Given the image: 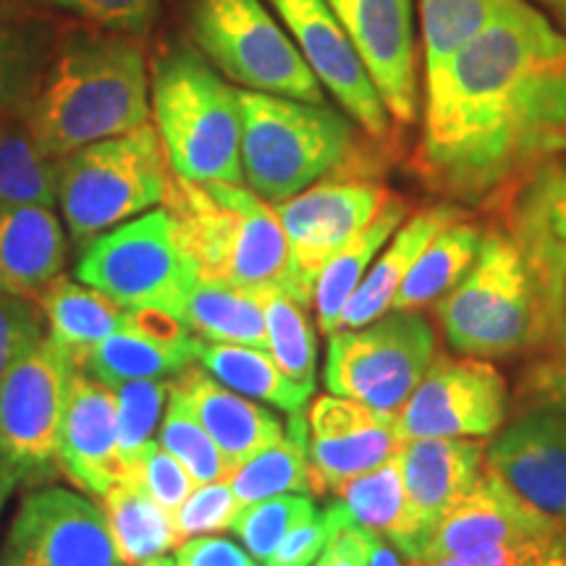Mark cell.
Masks as SVG:
<instances>
[{"label":"cell","instance_id":"6da1fadb","mask_svg":"<svg viewBox=\"0 0 566 566\" xmlns=\"http://www.w3.org/2000/svg\"><path fill=\"white\" fill-rule=\"evenodd\" d=\"M566 153V32L506 0L462 51L424 76L422 181L485 205Z\"/></svg>","mask_w":566,"mask_h":566},{"label":"cell","instance_id":"7a4b0ae2","mask_svg":"<svg viewBox=\"0 0 566 566\" xmlns=\"http://www.w3.org/2000/svg\"><path fill=\"white\" fill-rule=\"evenodd\" d=\"M17 108L51 160L150 124L145 51L116 32H71Z\"/></svg>","mask_w":566,"mask_h":566},{"label":"cell","instance_id":"3957f363","mask_svg":"<svg viewBox=\"0 0 566 566\" xmlns=\"http://www.w3.org/2000/svg\"><path fill=\"white\" fill-rule=\"evenodd\" d=\"M160 205L197 281L254 292L281 289L313 307V286L296 273L275 208L250 187L189 181L171 171Z\"/></svg>","mask_w":566,"mask_h":566},{"label":"cell","instance_id":"277c9868","mask_svg":"<svg viewBox=\"0 0 566 566\" xmlns=\"http://www.w3.org/2000/svg\"><path fill=\"white\" fill-rule=\"evenodd\" d=\"M155 132L168 166L189 181L242 184L239 95L192 42L171 40L153 61Z\"/></svg>","mask_w":566,"mask_h":566},{"label":"cell","instance_id":"5b68a950","mask_svg":"<svg viewBox=\"0 0 566 566\" xmlns=\"http://www.w3.org/2000/svg\"><path fill=\"white\" fill-rule=\"evenodd\" d=\"M242 113V171L265 202L304 192L354 158V124L328 105L237 90Z\"/></svg>","mask_w":566,"mask_h":566},{"label":"cell","instance_id":"8992f818","mask_svg":"<svg viewBox=\"0 0 566 566\" xmlns=\"http://www.w3.org/2000/svg\"><path fill=\"white\" fill-rule=\"evenodd\" d=\"M168 166L155 126L92 142L55 160V202L71 242L87 247L132 216L153 210L166 195Z\"/></svg>","mask_w":566,"mask_h":566},{"label":"cell","instance_id":"52a82bcc","mask_svg":"<svg viewBox=\"0 0 566 566\" xmlns=\"http://www.w3.org/2000/svg\"><path fill=\"white\" fill-rule=\"evenodd\" d=\"M443 336L464 357L541 349V304L533 273L506 231H485L475 263L436 304Z\"/></svg>","mask_w":566,"mask_h":566},{"label":"cell","instance_id":"ba28073f","mask_svg":"<svg viewBox=\"0 0 566 566\" xmlns=\"http://www.w3.org/2000/svg\"><path fill=\"white\" fill-rule=\"evenodd\" d=\"M189 34L212 66L244 90L325 105V92L263 0H192Z\"/></svg>","mask_w":566,"mask_h":566},{"label":"cell","instance_id":"9c48e42d","mask_svg":"<svg viewBox=\"0 0 566 566\" xmlns=\"http://www.w3.org/2000/svg\"><path fill=\"white\" fill-rule=\"evenodd\" d=\"M436 359V334L417 313L391 310L378 321L328 336L323 380L336 396L399 412Z\"/></svg>","mask_w":566,"mask_h":566},{"label":"cell","instance_id":"30bf717a","mask_svg":"<svg viewBox=\"0 0 566 566\" xmlns=\"http://www.w3.org/2000/svg\"><path fill=\"white\" fill-rule=\"evenodd\" d=\"M76 279L124 307H166L181 317L197 275L174 237L166 210L118 223L84 247Z\"/></svg>","mask_w":566,"mask_h":566},{"label":"cell","instance_id":"8fae6325","mask_svg":"<svg viewBox=\"0 0 566 566\" xmlns=\"http://www.w3.org/2000/svg\"><path fill=\"white\" fill-rule=\"evenodd\" d=\"M71 367L66 354L42 336L0 384V475L13 485H40L61 472L59 436Z\"/></svg>","mask_w":566,"mask_h":566},{"label":"cell","instance_id":"7c38bea8","mask_svg":"<svg viewBox=\"0 0 566 566\" xmlns=\"http://www.w3.org/2000/svg\"><path fill=\"white\" fill-rule=\"evenodd\" d=\"M506 233L533 273L541 304V349H566V160H551L516 184Z\"/></svg>","mask_w":566,"mask_h":566},{"label":"cell","instance_id":"4fadbf2b","mask_svg":"<svg viewBox=\"0 0 566 566\" xmlns=\"http://www.w3.org/2000/svg\"><path fill=\"white\" fill-rule=\"evenodd\" d=\"M0 566H124L97 501L69 488L21 499L0 546Z\"/></svg>","mask_w":566,"mask_h":566},{"label":"cell","instance_id":"5bb4252c","mask_svg":"<svg viewBox=\"0 0 566 566\" xmlns=\"http://www.w3.org/2000/svg\"><path fill=\"white\" fill-rule=\"evenodd\" d=\"M506 417V380L478 357L433 359L396 412L401 443L417 438H485Z\"/></svg>","mask_w":566,"mask_h":566},{"label":"cell","instance_id":"9a60e30c","mask_svg":"<svg viewBox=\"0 0 566 566\" xmlns=\"http://www.w3.org/2000/svg\"><path fill=\"white\" fill-rule=\"evenodd\" d=\"M300 48L313 74L334 95L354 124L373 139H386L391 132V113L367 74L357 48L328 0H268Z\"/></svg>","mask_w":566,"mask_h":566},{"label":"cell","instance_id":"2e32d148","mask_svg":"<svg viewBox=\"0 0 566 566\" xmlns=\"http://www.w3.org/2000/svg\"><path fill=\"white\" fill-rule=\"evenodd\" d=\"M357 48L394 122L415 124L420 111L412 0H328Z\"/></svg>","mask_w":566,"mask_h":566},{"label":"cell","instance_id":"e0dca14e","mask_svg":"<svg viewBox=\"0 0 566 566\" xmlns=\"http://www.w3.org/2000/svg\"><path fill=\"white\" fill-rule=\"evenodd\" d=\"M386 200L388 192L375 181L328 179L275 202L296 273L315 286L323 265L373 223Z\"/></svg>","mask_w":566,"mask_h":566},{"label":"cell","instance_id":"ac0fdd59","mask_svg":"<svg viewBox=\"0 0 566 566\" xmlns=\"http://www.w3.org/2000/svg\"><path fill=\"white\" fill-rule=\"evenodd\" d=\"M407 514L394 546L415 564L446 509L485 470V449L475 438H417L399 451Z\"/></svg>","mask_w":566,"mask_h":566},{"label":"cell","instance_id":"d6986e66","mask_svg":"<svg viewBox=\"0 0 566 566\" xmlns=\"http://www.w3.org/2000/svg\"><path fill=\"white\" fill-rule=\"evenodd\" d=\"M313 493L338 491L401 451L396 412H380L346 396H321L307 415Z\"/></svg>","mask_w":566,"mask_h":566},{"label":"cell","instance_id":"ffe728a7","mask_svg":"<svg viewBox=\"0 0 566 566\" xmlns=\"http://www.w3.org/2000/svg\"><path fill=\"white\" fill-rule=\"evenodd\" d=\"M564 527V522L548 520L535 512L504 480L495 478L491 470H483L475 483L446 509L422 556L415 564L491 546L541 541V537L558 535Z\"/></svg>","mask_w":566,"mask_h":566},{"label":"cell","instance_id":"44dd1931","mask_svg":"<svg viewBox=\"0 0 566 566\" xmlns=\"http://www.w3.org/2000/svg\"><path fill=\"white\" fill-rule=\"evenodd\" d=\"M485 470L504 480L525 504L566 525V415H520L485 449Z\"/></svg>","mask_w":566,"mask_h":566},{"label":"cell","instance_id":"7402d4cb","mask_svg":"<svg viewBox=\"0 0 566 566\" xmlns=\"http://www.w3.org/2000/svg\"><path fill=\"white\" fill-rule=\"evenodd\" d=\"M59 467L92 501L101 499L124 475L116 391L80 367H71L69 375L59 436Z\"/></svg>","mask_w":566,"mask_h":566},{"label":"cell","instance_id":"603a6c76","mask_svg":"<svg viewBox=\"0 0 566 566\" xmlns=\"http://www.w3.org/2000/svg\"><path fill=\"white\" fill-rule=\"evenodd\" d=\"M171 394L179 396L221 449L229 475L247 459L286 436V424L279 415L254 405L250 396L231 391L200 365H187L176 373L171 378Z\"/></svg>","mask_w":566,"mask_h":566},{"label":"cell","instance_id":"cb8c5ba5","mask_svg":"<svg viewBox=\"0 0 566 566\" xmlns=\"http://www.w3.org/2000/svg\"><path fill=\"white\" fill-rule=\"evenodd\" d=\"M66 263V231L53 208L17 205L0 210V294L34 302Z\"/></svg>","mask_w":566,"mask_h":566},{"label":"cell","instance_id":"d4e9b609","mask_svg":"<svg viewBox=\"0 0 566 566\" xmlns=\"http://www.w3.org/2000/svg\"><path fill=\"white\" fill-rule=\"evenodd\" d=\"M459 218H464L459 205L441 202L415 212L407 223H401L394 237L388 239V244L380 250L370 271L365 273V279L359 281V286L354 289L349 302L344 304L342 317H338V331L363 328V325H370L378 317L391 313L394 296L424 247L433 242L436 233H441L446 226L459 221Z\"/></svg>","mask_w":566,"mask_h":566},{"label":"cell","instance_id":"484cf974","mask_svg":"<svg viewBox=\"0 0 566 566\" xmlns=\"http://www.w3.org/2000/svg\"><path fill=\"white\" fill-rule=\"evenodd\" d=\"M34 304L48 321V338L80 370L92 346L126 331L129 323V307L66 275L48 283Z\"/></svg>","mask_w":566,"mask_h":566},{"label":"cell","instance_id":"4316f807","mask_svg":"<svg viewBox=\"0 0 566 566\" xmlns=\"http://www.w3.org/2000/svg\"><path fill=\"white\" fill-rule=\"evenodd\" d=\"M113 546L124 566H139L181 546L174 514L147 493L137 478L122 475L97 499Z\"/></svg>","mask_w":566,"mask_h":566},{"label":"cell","instance_id":"83f0119b","mask_svg":"<svg viewBox=\"0 0 566 566\" xmlns=\"http://www.w3.org/2000/svg\"><path fill=\"white\" fill-rule=\"evenodd\" d=\"M407 216V202L401 197L388 195L384 208L378 216L373 218V223L365 231H359L352 242H346L328 263L323 265V271L317 273L315 286H313V307L317 325L325 336L336 334L338 331V317H342L344 304L349 302L354 289L359 286V281L365 279V273L370 271V265L378 258V252L388 244V239L394 237L396 229L405 223Z\"/></svg>","mask_w":566,"mask_h":566},{"label":"cell","instance_id":"f1b7e54d","mask_svg":"<svg viewBox=\"0 0 566 566\" xmlns=\"http://www.w3.org/2000/svg\"><path fill=\"white\" fill-rule=\"evenodd\" d=\"M265 292L195 281L181 307V321L197 338L216 344H242L268 352Z\"/></svg>","mask_w":566,"mask_h":566},{"label":"cell","instance_id":"f546056e","mask_svg":"<svg viewBox=\"0 0 566 566\" xmlns=\"http://www.w3.org/2000/svg\"><path fill=\"white\" fill-rule=\"evenodd\" d=\"M195 363L208 370L212 378L221 380L231 391L250 396L254 401L273 405L283 412L296 415L304 412L310 394L283 375L279 365L273 363L271 352L254 349L242 344H216L197 338L195 342Z\"/></svg>","mask_w":566,"mask_h":566},{"label":"cell","instance_id":"4dcf8cb0","mask_svg":"<svg viewBox=\"0 0 566 566\" xmlns=\"http://www.w3.org/2000/svg\"><path fill=\"white\" fill-rule=\"evenodd\" d=\"M483 239L485 231L478 223L464 221V218L446 226L417 258L412 271L407 273L405 283L394 296L391 310L417 313L420 307L441 302L475 263Z\"/></svg>","mask_w":566,"mask_h":566},{"label":"cell","instance_id":"1f68e13d","mask_svg":"<svg viewBox=\"0 0 566 566\" xmlns=\"http://www.w3.org/2000/svg\"><path fill=\"white\" fill-rule=\"evenodd\" d=\"M310 430L304 412L289 415V430L279 443L268 446L239 464L229 475L239 504L271 499L279 493H310Z\"/></svg>","mask_w":566,"mask_h":566},{"label":"cell","instance_id":"d6a6232c","mask_svg":"<svg viewBox=\"0 0 566 566\" xmlns=\"http://www.w3.org/2000/svg\"><path fill=\"white\" fill-rule=\"evenodd\" d=\"M17 205H55V160L48 158L24 124L17 103L0 105V210Z\"/></svg>","mask_w":566,"mask_h":566},{"label":"cell","instance_id":"836d02e7","mask_svg":"<svg viewBox=\"0 0 566 566\" xmlns=\"http://www.w3.org/2000/svg\"><path fill=\"white\" fill-rule=\"evenodd\" d=\"M192 363L195 359L189 354L176 352L171 346H163L153 338L134 334V331H118L92 346L82 370L101 384L116 388L129 380L174 378Z\"/></svg>","mask_w":566,"mask_h":566},{"label":"cell","instance_id":"e575fe53","mask_svg":"<svg viewBox=\"0 0 566 566\" xmlns=\"http://www.w3.org/2000/svg\"><path fill=\"white\" fill-rule=\"evenodd\" d=\"M268 352L283 375L300 386L304 394H315L317 370V336L310 323L307 304L296 302L281 289H268L263 294Z\"/></svg>","mask_w":566,"mask_h":566},{"label":"cell","instance_id":"d590c367","mask_svg":"<svg viewBox=\"0 0 566 566\" xmlns=\"http://www.w3.org/2000/svg\"><path fill=\"white\" fill-rule=\"evenodd\" d=\"M336 501L344 506L354 525L370 530L394 541L407 514V493L401 480L399 454L388 459L365 475L352 478L336 491Z\"/></svg>","mask_w":566,"mask_h":566},{"label":"cell","instance_id":"8d00e7d4","mask_svg":"<svg viewBox=\"0 0 566 566\" xmlns=\"http://www.w3.org/2000/svg\"><path fill=\"white\" fill-rule=\"evenodd\" d=\"M506 0H420L424 76L462 51Z\"/></svg>","mask_w":566,"mask_h":566},{"label":"cell","instance_id":"74e56055","mask_svg":"<svg viewBox=\"0 0 566 566\" xmlns=\"http://www.w3.org/2000/svg\"><path fill=\"white\" fill-rule=\"evenodd\" d=\"M113 391H116L118 451L126 470V464L137 462L147 446L158 441V428L171 394V378L129 380Z\"/></svg>","mask_w":566,"mask_h":566},{"label":"cell","instance_id":"f35d334b","mask_svg":"<svg viewBox=\"0 0 566 566\" xmlns=\"http://www.w3.org/2000/svg\"><path fill=\"white\" fill-rule=\"evenodd\" d=\"M158 446L187 467L197 485L229 480V464L221 449L176 394H168L166 412L158 428Z\"/></svg>","mask_w":566,"mask_h":566},{"label":"cell","instance_id":"ab89813d","mask_svg":"<svg viewBox=\"0 0 566 566\" xmlns=\"http://www.w3.org/2000/svg\"><path fill=\"white\" fill-rule=\"evenodd\" d=\"M315 512V501L307 495L279 493L242 506L231 530L258 562H265L279 548L283 537Z\"/></svg>","mask_w":566,"mask_h":566},{"label":"cell","instance_id":"60d3db41","mask_svg":"<svg viewBox=\"0 0 566 566\" xmlns=\"http://www.w3.org/2000/svg\"><path fill=\"white\" fill-rule=\"evenodd\" d=\"M48 9L74 13L105 32L145 38L160 19V0H38Z\"/></svg>","mask_w":566,"mask_h":566},{"label":"cell","instance_id":"b9f144b4","mask_svg":"<svg viewBox=\"0 0 566 566\" xmlns=\"http://www.w3.org/2000/svg\"><path fill=\"white\" fill-rule=\"evenodd\" d=\"M239 512H242V504H239L229 480H216V483L197 485L189 499L174 512V522L184 543L187 537L231 530Z\"/></svg>","mask_w":566,"mask_h":566},{"label":"cell","instance_id":"7bdbcfd3","mask_svg":"<svg viewBox=\"0 0 566 566\" xmlns=\"http://www.w3.org/2000/svg\"><path fill=\"white\" fill-rule=\"evenodd\" d=\"M124 475L137 478L139 483L147 488V493L171 514L197 488L195 478L189 475L187 467H184L174 454H168L166 449H160L158 441L147 446L145 454H142L137 462L126 464Z\"/></svg>","mask_w":566,"mask_h":566},{"label":"cell","instance_id":"ee69618b","mask_svg":"<svg viewBox=\"0 0 566 566\" xmlns=\"http://www.w3.org/2000/svg\"><path fill=\"white\" fill-rule=\"evenodd\" d=\"M42 338L40 307L21 296L0 294V384Z\"/></svg>","mask_w":566,"mask_h":566},{"label":"cell","instance_id":"f6af8a7d","mask_svg":"<svg viewBox=\"0 0 566 566\" xmlns=\"http://www.w3.org/2000/svg\"><path fill=\"white\" fill-rule=\"evenodd\" d=\"M516 401L522 412L546 409V412L566 415V349L546 352V357L522 373Z\"/></svg>","mask_w":566,"mask_h":566},{"label":"cell","instance_id":"bcb514c9","mask_svg":"<svg viewBox=\"0 0 566 566\" xmlns=\"http://www.w3.org/2000/svg\"><path fill=\"white\" fill-rule=\"evenodd\" d=\"M325 512L334 520V533H331L328 543H325L313 566H365L375 533L354 525L338 501H331Z\"/></svg>","mask_w":566,"mask_h":566},{"label":"cell","instance_id":"7dc6e473","mask_svg":"<svg viewBox=\"0 0 566 566\" xmlns=\"http://www.w3.org/2000/svg\"><path fill=\"white\" fill-rule=\"evenodd\" d=\"M334 533V520L328 512H315L300 522L292 533L279 543V548L265 558L263 566H313L315 558Z\"/></svg>","mask_w":566,"mask_h":566},{"label":"cell","instance_id":"c3c4849f","mask_svg":"<svg viewBox=\"0 0 566 566\" xmlns=\"http://www.w3.org/2000/svg\"><path fill=\"white\" fill-rule=\"evenodd\" d=\"M564 530L554 537H541V541L514 543V546L480 548V551H470V554L446 556V558H436V562H424L415 566H530L556 546L558 537L564 535Z\"/></svg>","mask_w":566,"mask_h":566},{"label":"cell","instance_id":"681fc988","mask_svg":"<svg viewBox=\"0 0 566 566\" xmlns=\"http://www.w3.org/2000/svg\"><path fill=\"white\" fill-rule=\"evenodd\" d=\"M126 331L153 338L163 346H171L176 352L189 354L195 359V342L197 336L189 331V325L179 315L166 307H134L129 310V323Z\"/></svg>","mask_w":566,"mask_h":566},{"label":"cell","instance_id":"f907efd6","mask_svg":"<svg viewBox=\"0 0 566 566\" xmlns=\"http://www.w3.org/2000/svg\"><path fill=\"white\" fill-rule=\"evenodd\" d=\"M176 566H260L250 551L226 537H187L176 548Z\"/></svg>","mask_w":566,"mask_h":566},{"label":"cell","instance_id":"816d5d0a","mask_svg":"<svg viewBox=\"0 0 566 566\" xmlns=\"http://www.w3.org/2000/svg\"><path fill=\"white\" fill-rule=\"evenodd\" d=\"M19 40L0 27V105L11 101V92L19 90L21 80V51Z\"/></svg>","mask_w":566,"mask_h":566},{"label":"cell","instance_id":"f5cc1de1","mask_svg":"<svg viewBox=\"0 0 566 566\" xmlns=\"http://www.w3.org/2000/svg\"><path fill=\"white\" fill-rule=\"evenodd\" d=\"M365 566H405V562H401V554L396 551L391 541H386L384 535L375 533Z\"/></svg>","mask_w":566,"mask_h":566},{"label":"cell","instance_id":"db71d44e","mask_svg":"<svg viewBox=\"0 0 566 566\" xmlns=\"http://www.w3.org/2000/svg\"><path fill=\"white\" fill-rule=\"evenodd\" d=\"M530 566H566V530H564V535L558 537L556 546L551 548L546 556L537 558V562L530 564Z\"/></svg>","mask_w":566,"mask_h":566},{"label":"cell","instance_id":"11a10c76","mask_svg":"<svg viewBox=\"0 0 566 566\" xmlns=\"http://www.w3.org/2000/svg\"><path fill=\"white\" fill-rule=\"evenodd\" d=\"M543 11H548V19L556 21L566 32V0H535Z\"/></svg>","mask_w":566,"mask_h":566},{"label":"cell","instance_id":"9f6ffc18","mask_svg":"<svg viewBox=\"0 0 566 566\" xmlns=\"http://www.w3.org/2000/svg\"><path fill=\"white\" fill-rule=\"evenodd\" d=\"M13 491V483L11 480H6L3 475H0V509H3V504H6V499H9V493Z\"/></svg>","mask_w":566,"mask_h":566},{"label":"cell","instance_id":"6f0895ef","mask_svg":"<svg viewBox=\"0 0 566 566\" xmlns=\"http://www.w3.org/2000/svg\"><path fill=\"white\" fill-rule=\"evenodd\" d=\"M139 566H176V562H171L168 556H158V558H150V562L139 564Z\"/></svg>","mask_w":566,"mask_h":566}]
</instances>
